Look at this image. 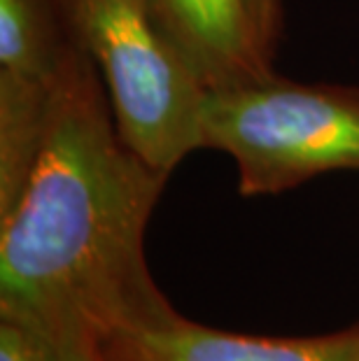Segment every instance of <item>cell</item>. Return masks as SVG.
<instances>
[{"mask_svg":"<svg viewBox=\"0 0 359 361\" xmlns=\"http://www.w3.org/2000/svg\"><path fill=\"white\" fill-rule=\"evenodd\" d=\"M252 14H255L259 37H262L266 51L276 56V47L282 30V5L285 0H250Z\"/></svg>","mask_w":359,"mask_h":361,"instance_id":"cell-8","label":"cell"},{"mask_svg":"<svg viewBox=\"0 0 359 361\" xmlns=\"http://www.w3.org/2000/svg\"><path fill=\"white\" fill-rule=\"evenodd\" d=\"M59 343L21 319L0 317V361H54Z\"/></svg>","mask_w":359,"mask_h":361,"instance_id":"cell-7","label":"cell"},{"mask_svg":"<svg viewBox=\"0 0 359 361\" xmlns=\"http://www.w3.org/2000/svg\"><path fill=\"white\" fill-rule=\"evenodd\" d=\"M54 361H103L98 343L89 336H71L59 341Z\"/></svg>","mask_w":359,"mask_h":361,"instance_id":"cell-9","label":"cell"},{"mask_svg":"<svg viewBox=\"0 0 359 361\" xmlns=\"http://www.w3.org/2000/svg\"><path fill=\"white\" fill-rule=\"evenodd\" d=\"M135 154L171 178L201 147L203 80L147 0H56Z\"/></svg>","mask_w":359,"mask_h":361,"instance_id":"cell-3","label":"cell"},{"mask_svg":"<svg viewBox=\"0 0 359 361\" xmlns=\"http://www.w3.org/2000/svg\"><path fill=\"white\" fill-rule=\"evenodd\" d=\"M205 89L269 78L273 56L259 37L250 0H147Z\"/></svg>","mask_w":359,"mask_h":361,"instance_id":"cell-6","label":"cell"},{"mask_svg":"<svg viewBox=\"0 0 359 361\" xmlns=\"http://www.w3.org/2000/svg\"><path fill=\"white\" fill-rule=\"evenodd\" d=\"M80 54L56 0H0V214L33 171Z\"/></svg>","mask_w":359,"mask_h":361,"instance_id":"cell-4","label":"cell"},{"mask_svg":"<svg viewBox=\"0 0 359 361\" xmlns=\"http://www.w3.org/2000/svg\"><path fill=\"white\" fill-rule=\"evenodd\" d=\"M201 147L233 159L243 196L359 171V87L303 84L271 73L212 89L201 110Z\"/></svg>","mask_w":359,"mask_h":361,"instance_id":"cell-2","label":"cell"},{"mask_svg":"<svg viewBox=\"0 0 359 361\" xmlns=\"http://www.w3.org/2000/svg\"><path fill=\"white\" fill-rule=\"evenodd\" d=\"M168 175L128 147L82 49L19 198L0 214V317L51 341L162 322L145 231Z\"/></svg>","mask_w":359,"mask_h":361,"instance_id":"cell-1","label":"cell"},{"mask_svg":"<svg viewBox=\"0 0 359 361\" xmlns=\"http://www.w3.org/2000/svg\"><path fill=\"white\" fill-rule=\"evenodd\" d=\"M103 361H359V326L315 338H264L194 324L173 312L98 341Z\"/></svg>","mask_w":359,"mask_h":361,"instance_id":"cell-5","label":"cell"}]
</instances>
